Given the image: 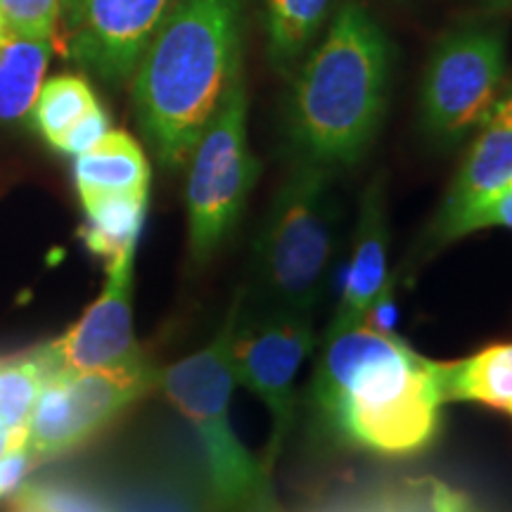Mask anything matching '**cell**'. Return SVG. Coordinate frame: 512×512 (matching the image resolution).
<instances>
[{
    "label": "cell",
    "instance_id": "cell-28",
    "mask_svg": "<svg viewBox=\"0 0 512 512\" xmlns=\"http://www.w3.org/2000/svg\"><path fill=\"white\" fill-rule=\"evenodd\" d=\"M486 121H496V124H503L505 128H510L512 131V83L498 93L494 110H491L489 119Z\"/></svg>",
    "mask_w": 512,
    "mask_h": 512
},
{
    "label": "cell",
    "instance_id": "cell-12",
    "mask_svg": "<svg viewBox=\"0 0 512 512\" xmlns=\"http://www.w3.org/2000/svg\"><path fill=\"white\" fill-rule=\"evenodd\" d=\"M387 252V202H384V181L377 176L361 197L349 271L347 278H344L337 311L330 320L328 330H325V337L339 335V332L361 325L373 299L389 280Z\"/></svg>",
    "mask_w": 512,
    "mask_h": 512
},
{
    "label": "cell",
    "instance_id": "cell-16",
    "mask_svg": "<svg viewBox=\"0 0 512 512\" xmlns=\"http://www.w3.org/2000/svg\"><path fill=\"white\" fill-rule=\"evenodd\" d=\"M446 403H477L512 420V342H498L458 361H439Z\"/></svg>",
    "mask_w": 512,
    "mask_h": 512
},
{
    "label": "cell",
    "instance_id": "cell-23",
    "mask_svg": "<svg viewBox=\"0 0 512 512\" xmlns=\"http://www.w3.org/2000/svg\"><path fill=\"white\" fill-rule=\"evenodd\" d=\"M19 489L41 505L46 512H112L110 503L93 496L91 491H83L72 484H22Z\"/></svg>",
    "mask_w": 512,
    "mask_h": 512
},
{
    "label": "cell",
    "instance_id": "cell-21",
    "mask_svg": "<svg viewBox=\"0 0 512 512\" xmlns=\"http://www.w3.org/2000/svg\"><path fill=\"white\" fill-rule=\"evenodd\" d=\"M100 107L91 83L81 76L62 74L46 81L31 107V117L41 136L57 147L72 128Z\"/></svg>",
    "mask_w": 512,
    "mask_h": 512
},
{
    "label": "cell",
    "instance_id": "cell-14",
    "mask_svg": "<svg viewBox=\"0 0 512 512\" xmlns=\"http://www.w3.org/2000/svg\"><path fill=\"white\" fill-rule=\"evenodd\" d=\"M112 512H219L207 475L183 460H152L124 479Z\"/></svg>",
    "mask_w": 512,
    "mask_h": 512
},
{
    "label": "cell",
    "instance_id": "cell-32",
    "mask_svg": "<svg viewBox=\"0 0 512 512\" xmlns=\"http://www.w3.org/2000/svg\"><path fill=\"white\" fill-rule=\"evenodd\" d=\"M8 36H10V29H8V24H5L3 12H0V43H3Z\"/></svg>",
    "mask_w": 512,
    "mask_h": 512
},
{
    "label": "cell",
    "instance_id": "cell-17",
    "mask_svg": "<svg viewBox=\"0 0 512 512\" xmlns=\"http://www.w3.org/2000/svg\"><path fill=\"white\" fill-rule=\"evenodd\" d=\"M332 0H264L266 57L278 74L290 76L316 46Z\"/></svg>",
    "mask_w": 512,
    "mask_h": 512
},
{
    "label": "cell",
    "instance_id": "cell-10",
    "mask_svg": "<svg viewBox=\"0 0 512 512\" xmlns=\"http://www.w3.org/2000/svg\"><path fill=\"white\" fill-rule=\"evenodd\" d=\"M171 0H60L67 55L110 86L133 79Z\"/></svg>",
    "mask_w": 512,
    "mask_h": 512
},
{
    "label": "cell",
    "instance_id": "cell-7",
    "mask_svg": "<svg viewBox=\"0 0 512 512\" xmlns=\"http://www.w3.org/2000/svg\"><path fill=\"white\" fill-rule=\"evenodd\" d=\"M505 31L496 22L470 19L448 29L422 74L420 126L427 140L453 147L479 131L503 91Z\"/></svg>",
    "mask_w": 512,
    "mask_h": 512
},
{
    "label": "cell",
    "instance_id": "cell-20",
    "mask_svg": "<svg viewBox=\"0 0 512 512\" xmlns=\"http://www.w3.org/2000/svg\"><path fill=\"white\" fill-rule=\"evenodd\" d=\"M46 380L36 351L0 358V432L8 434L15 444H24Z\"/></svg>",
    "mask_w": 512,
    "mask_h": 512
},
{
    "label": "cell",
    "instance_id": "cell-24",
    "mask_svg": "<svg viewBox=\"0 0 512 512\" xmlns=\"http://www.w3.org/2000/svg\"><path fill=\"white\" fill-rule=\"evenodd\" d=\"M484 228L512 230V181H508L501 190H496L494 195H489L484 202H479L477 207L467 211L463 219L453 226L448 245Z\"/></svg>",
    "mask_w": 512,
    "mask_h": 512
},
{
    "label": "cell",
    "instance_id": "cell-18",
    "mask_svg": "<svg viewBox=\"0 0 512 512\" xmlns=\"http://www.w3.org/2000/svg\"><path fill=\"white\" fill-rule=\"evenodd\" d=\"M53 41L12 34L0 43V121H22L43 86Z\"/></svg>",
    "mask_w": 512,
    "mask_h": 512
},
{
    "label": "cell",
    "instance_id": "cell-2",
    "mask_svg": "<svg viewBox=\"0 0 512 512\" xmlns=\"http://www.w3.org/2000/svg\"><path fill=\"white\" fill-rule=\"evenodd\" d=\"M392 62V43L370 10L354 0L339 5L290 74L283 124L292 162L332 174L361 162L387 112Z\"/></svg>",
    "mask_w": 512,
    "mask_h": 512
},
{
    "label": "cell",
    "instance_id": "cell-15",
    "mask_svg": "<svg viewBox=\"0 0 512 512\" xmlns=\"http://www.w3.org/2000/svg\"><path fill=\"white\" fill-rule=\"evenodd\" d=\"M150 178V162L138 140L112 128L74 162V181L81 200L121 192H150Z\"/></svg>",
    "mask_w": 512,
    "mask_h": 512
},
{
    "label": "cell",
    "instance_id": "cell-30",
    "mask_svg": "<svg viewBox=\"0 0 512 512\" xmlns=\"http://www.w3.org/2000/svg\"><path fill=\"white\" fill-rule=\"evenodd\" d=\"M479 5H482V8L489 10V12L512 10V0H479Z\"/></svg>",
    "mask_w": 512,
    "mask_h": 512
},
{
    "label": "cell",
    "instance_id": "cell-25",
    "mask_svg": "<svg viewBox=\"0 0 512 512\" xmlns=\"http://www.w3.org/2000/svg\"><path fill=\"white\" fill-rule=\"evenodd\" d=\"M107 131H110V117H107V112L102 110L100 105L95 107L86 119H81L79 124H76L72 131L60 140V145H57L55 150L62 152V155L79 157L86 150H91L98 140H102V136H105Z\"/></svg>",
    "mask_w": 512,
    "mask_h": 512
},
{
    "label": "cell",
    "instance_id": "cell-4",
    "mask_svg": "<svg viewBox=\"0 0 512 512\" xmlns=\"http://www.w3.org/2000/svg\"><path fill=\"white\" fill-rule=\"evenodd\" d=\"M242 292L230 306L207 347L162 370L159 389L190 422L202 448L204 475L219 512H275L271 475L261 460L242 446L230 422L235 375L230 366V344L238 323Z\"/></svg>",
    "mask_w": 512,
    "mask_h": 512
},
{
    "label": "cell",
    "instance_id": "cell-5",
    "mask_svg": "<svg viewBox=\"0 0 512 512\" xmlns=\"http://www.w3.org/2000/svg\"><path fill=\"white\" fill-rule=\"evenodd\" d=\"M337 207L332 171L292 162L254 245L252 302L313 313L328 285Z\"/></svg>",
    "mask_w": 512,
    "mask_h": 512
},
{
    "label": "cell",
    "instance_id": "cell-3",
    "mask_svg": "<svg viewBox=\"0 0 512 512\" xmlns=\"http://www.w3.org/2000/svg\"><path fill=\"white\" fill-rule=\"evenodd\" d=\"M245 0H171L133 72L140 131L159 164L181 169L242 67Z\"/></svg>",
    "mask_w": 512,
    "mask_h": 512
},
{
    "label": "cell",
    "instance_id": "cell-22",
    "mask_svg": "<svg viewBox=\"0 0 512 512\" xmlns=\"http://www.w3.org/2000/svg\"><path fill=\"white\" fill-rule=\"evenodd\" d=\"M0 12L12 34L53 41L60 22V0H0Z\"/></svg>",
    "mask_w": 512,
    "mask_h": 512
},
{
    "label": "cell",
    "instance_id": "cell-27",
    "mask_svg": "<svg viewBox=\"0 0 512 512\" xmlns=\"http://www.w3.org/2000/svg\"><path fill=\"white\" fill-rule=\"evenodd\" d=\"M34 465L36 460L24 444L8 448V451L0 456V498L15 494Z\"/></svg>",
    "mask_w": 512,
    "mask_h": 512
},
{
    "label": "cell",
    "instance_id": "cell-29",
    "mask_svg": "<svg viewBox=\"0 0 512 512\" xmlns=\"http://www.w3.org/2000/svg\"><path fill=\"white\" fill-rule=\"evenodd\" d=\"M8 512H46L38 505L34 498H29L22 489L12 494V501L8 505Z\"/></svg>",
    "mask_w": 512,
    "mask_h": 512
},
{
    "label": "cell",
    "instance_id": "cell-1",
    "mask_svg": "<svg viewBox=\"0 0 512 512\" xmlns=\"http://www.w3.org/2000/svg\"><path fill=\"white\" fill-rule=\"evenodd\" d=\"M444 406L439 361L418 354L399 335L358 325L323 337L309 408L330 444L413 456L437 439Z\"/></svg>",
    "mask_w": 512,
    "mask_h": 512
},
{
    "label": "cell",
    "instance_id": "cell-6",
    "mask_svg": "<svg viewBox=\"0 0 512 512\" xmlns=\"http://www.w3.org/2000/svg\"><path fill=\"white\" fill-rule=\"evenodd\" d=\"M245 69H238L190 155L188 242L195 261H207L235 233L247 197L259 178V162L247 138Z\"/></svg>",
    "mask_w": 512,
    "mask_h": 512
},
{
    "label": "cell",
    "instance_id": "cell-26",
    "mask_svg": "<svg viewBox=\"0 0 512 512\" xmlns=\"http://www.w3.org/2000/svg\"><path fill=\"white\" fill-rule=\"evenodd\" d=\"M396 273L389 275V280L384 283L380 294L373 299L370 309L366 316H363L361 325L363 328L377 332V335H396L394 325H396Z\"/></svg>",
    "mask_w": 512,
    "mask_h": 512
},
{
    "label": "cell",
    "instance_id": "cell-9",
    "mask_svg": "<svg viewBox=\"0 0 512 512\" xmlns=\"http://www.w3.org/2000/svg\"><path fill=\"white\" fill-rule=\"evenodd\" d=\"M311 316L313 313L240 302L230 344V366L235 382L247 387L271 415V439L261 460L268 475L294 425V384L304 358L313 349Z\"/></svg>",
    "mask_w": 512,
    "mask_h": 512
},
{
    "label": "cell",
    "instance_id": "cell-11",
    "mask_svg": "<svg viewBox=\"0 0 512 512\" xmlns=\"http://www.w3.org/2000/svg\"><path fill=\"white\" fill-rule=\"evenodd\" d=\"M136 247L107 261L105 290L81 320L55 342L34 349L46 377L112 368L140 354L133 332V264Z\"/></svg>",
    "mask_w": 512,
    "mask_h": 512
},
{
    "label": "cell",
    "instance_id": "cell-19",
    "mask_svg": "<svg viewBox=\"0 0 512 512\" xmlns=\"http://www.w3.org/2000/svg\"><path fill=\"white\" fill-rule=\"evenodd\" d=\"M147 195L150 192H121V195H100L81 200L86 209L83 242L102 259H114L126 247L138 245L143 228Z\"/></svg>",
    "mask_w": 512,
    "mask_h": 512
},
{
    "label": "cell",
    "instance_id": "cell-8",
    "mask_svg": "<svg viewBox=\"0 0 512 512\" xmlns=\"http://www.w3.org/2000/svg\"><path fill=\"white\" fill-rule=\"evenodd\" d=\"M159 375L162 370L140 351L119 366L50 377L38 396L24 446L36 463L76 451L131 403L159 389Z\"/></svg>",
    "mask_w": 512,
    "mask_h": 512
},
{
    "label": "cell",
    "instance_id": "cell-13",
    "mask_svg": "<svg viewBox=\"0 0 512 512\" xmlns=\"http://www.w3.org/2000/svg\"><path fill=\"white\" fill-rule=\"evenodd\" d=\"M512 181V131L496 121H486L472 140L456 178L434 216L425 238V252L448 245L451 230L472 207Z\"/></svg>",
    "mask_w": 512,
    "mask_h": 512
},
{
    "label": "cell",
    "instance_id": "cell-31",
    "mask_svg": "<svg viewBox=\"0 0 512 512\" xmlns=\"http://www.w3.org/2000/svg\"><path fill=\"white\" fill-rule=\"evenodd\" d=\"M12 446H17L15 441H12L5 432H0V456H3V453L8 451V448H12Z\"/></svg>",
    "mask_w": 512,
    "mask_h": 512
}]
</instances>
